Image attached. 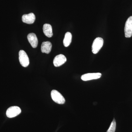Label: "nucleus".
Returning <instances> with one entry per match:
<instances>
[{
  "instance_id": "f257e3e1",
  "label": "nucleus",
  "mask_w": 132,
  "mask_h": 132,
  "mask_svg": "<svg viewBox=\"0 0 132 132\" xmlns=\"http://www.w3.org/2000/svg\"><path fill=\"white\" fill-rule=\"evenodd\" d=\"M104 44V40L102 38L98 37L94 41L92 46V51L93 53L96 54L99 52Z\"/></svg>"
},
{
  "instance_id": "f03ea898",
  "label": "nucleus",
  "mask_w": 132,
  "mask_h": 132,
  "mask_svg": "<svg viewBox=\"0 0 132 132\" xmlns=\"http://www.w3.org/2000/svg\"><path fill=\"white\" fill-rule=\"evenodd\" d=\"M51 97L55 103L59 104H63L65 102V100L62 95L56 90H53L51 92Z\"/></svg>"
},
{
  "instance_id": "7ed1b4c3",
  "label": "nucleus",
  "mask_w": 132,
  "mask_h": 132,
  "mask_svg": "<svg viewBox=\"0 0 132 132\" xmlns=\"http://www.w3.org/2000/svg\"><path fill=\"white\" fill-rule=\"evenodd\" d=\"M19 60L20 63L22 67H27L29 65V59L27 54L24 50H21L19 52Z\"/></svg>"
},
{
  "instance_id": "20e7f679",
  "label": "nucleus",
  "mask_w": 132,
  "mask_h": 132,
  "mask_svg": "<svg viewBox=\"0 0 132 132\" xmlns=\"http://www.w3.org/2000/svg\"><path fill=\"white\" fill-rule=\"evenodd\" d=\"M21 112L20 108L17 106H13L9 108L6 112L7 116L9 118H13L19 115Z\"/></svg>"
},
{
  "instance_id": "39448f33",
  "label": "nucleus",
  "mask_w": 132,
  "mask_h": 132,
  "mask_svg": "<svg viewBox=\"0 0 132 132\" xmlns=\"http://www.w3.org/2000/svg\"><path fill=\"white\" fill-rule=\"evenodd\" d=\"M125 37L129 38L132 36V16L128 19L125 24Z\"/></svg>"
},
{
  "instance_id": "423d86ee",
  "label": "nucleus",
  "mask_w": 132,
  "mask_h": 132,
  "mask_svg": "<svg viewBox=\"0 0 132 132\" xmlns=\"http://www.w3.org/2000/svg\"><path fill=\"white\" fill-rule=\"evenodd\" d=\"M102 74L100 73H88L85 74L81 76V79L84 81L97 79L101 77Z\"/></svg>"
},
{
  "instance_id": "0eeeda50",
  "label": "nucleus",
  "mask_w": 132,
  "mask_h": 132,
  "mask_svg": "<svg viewBox=\"0 0 132 132\" xmlns=\"http://www.w3.org/2000/svg\"><path fill=\"white\" fill-rule=\"evenodd\" d=\"M67 61V58L63 54H59L55 57L53 64L55 67H59L64 64Z\"/></svg>"
},
{
  "instance_id": "6e6552de",
  "label": "nucleus",
  "mask_w": 132,
  "mask_h": 132,
  "mask_svg": "<svg viewBox=\"0 0 132 132\" xmlns=\"http://www.w3.org/2000/svg\"><path fill=\"white\" fill-rule=\"evenodd\" d=\"M35 15L33 13L23 15L22 18V22L28 24H33L35 21Z\"/></svg>"
},
{
  "instance_id": "1a4fd4ad",
  "label": "nucleus",
  "mask_w": 132,
  "mask_h": 132,
  "mask_svg": "<svg viewBox=\"0 0 132 132\" xmlns=\"http://www.w3.org/2000/svg\"><path fill=\"white\" fill-rule=\"evenodd\" d=\"M29 42L31 44L32 47L35 48L38 46V41L37 36L34 33H30L27 36Z\"/></svg>"
},
{
  "instance_id": "9d476101",
  "label": "nucleus",
  "mask_w": 132,
  "mask_h": 132,
  "mask_svg": "<svg viewBox=\"0 0 132 132\" xmlns=\"http://www.w3.org/2000/svg\"><path fill=\"white\" fill-rule=\"evenodd\" d=\"M52 43L49 41L43 42L41 48L42 52L43 53L49 54L52 50Z\"/></svg>"
},
{
  "instance_id": "9b49d317",
  "label": "nucleus",
  "mask_w": 132,
  "mask_h": 132,
  "mask_svg": "<svg viewBox=\"0 0 132 132\" xmlns=\"http://www.w3.org/2000/svg\"><path fill=\"white\" fill-rule=\"evenodd\" d=\"M43 33L48 38H51L53 35L52 26L49 24H44L43 26Z\"/></svg>"
},
{
  "instance_id": "f8f14e48",
  "label": "nucleus",
  "mask_w": 132,
  "mask_h": 132,
  "mask_svg": "<svg viewBox=\"0 0 132 132\" xmlns=\"http://www.w3.org/2000/svg\"><path fill=\"white\" fill-rule=\"evenodd\" d=\"M72 34L69 32H67L65 34L63 44L64 46L67 47L70 45L72 42Z\"/></svg>"
},
{
  "instance_id": "ddd939ff",
  "label": "nucleus",
  "mask_w": 132,
  "mask_h": 132,
  "mask_svg": "<svg viewBox=\"0 0 132 132\" xmlns=\"http://www.w3.org/2000/svg\"><path fill=\"white\" fill-rule=\"evenodd\" d=\"M116 122L115 119H114L113 120L111 123L110 127L106 132H115L116 129Z\"/></svg>"
}]
</instances>
